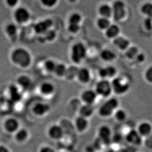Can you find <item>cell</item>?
Segmentation results:
<instances>
[{
  "label": "cell",
  "instance_id": "6da1fadb",
  "mask_svg": "<svg viewBox=\"0 0 152 152\" xmlns=\"http://www.w3.org/2000/svg\"><path fill=\"white\" fill-rule=\"evenodd\" d=\"M13 63L21 68H27L31 63V56L29 52L23 48H17L11 54Z\"/></svg>",
  "mask_w": 152,
  "mask_h": 152
},
{
  "label": "cell",
  "instance_id": "7a4b0ae2",
  "mask_svg": "<svg viewBox=\"0 0 152 152\" xmlns=\"http://www.w3.org/2000/svg\"><path fill=\"white\" fill-rule=\"evenodd\" d=\"M118 101L115 98H112L106 101L99 108V115L103 118L110 116L118 107Z\"/></svg>",
  "mask_w": 152,
  "mask_h": 152
},
{
  "label": "cell",
  "instance_id": "3957f363",
  "mask_svg": "<svg viewBox=\"0 0 152 152\" xmlns=\"http://www.w3.org/2000/svg\"><path fill=\"white\" fill-rule=\"evenodd\" d=\"M86 55V48L82 43H75L72 47L71 58L75 63L79 64Z\"/></svg>",
  "mask_w": 152,
  "mask_h": 152
},
{
  "label": "cell",
  "instance_id": "277c9868",
  "mask_svg": "<svg viewBox=\"0 0 152 152\" xmlns=\"http://www.w3.org/2000/svg\"><path fill=\"white\" fill-rule=\"evenodd\" d=\"M112 131L107 125H102L98 130V138L102 143L107 145L112 141Z\"/></svg>",
  "mask_w": 152,
  "mask_h": 152
},
{
  "label": "cell",
  "instance_id": "5b68a950",
  "mask_svg": "<svg viewBox=\"0 0 152 152\" xmlns=\"http://www.w3.org/2000/svg\"><path fill=\"white\" fill-rule=\"evenodd\" d=\"M142 138L137 130L134 129L129 130L125 136L126 142L134 146H138L141 144L143 141Z\"/></svg>",
  "mask_w": 152,
  "mask_h": 152
},
{
  "label": "cell",
  "instance_id": "8992f818",
  "mask_svg": "<svg viewBox=\"0 0 152 152\" xmlns=\"http://www.w3.org/2000/svg\"><path fill=\"white\" fill-rule=\"evenodd\" d=\"M30 14L25 7H20L16 9L14 12V18L17 23L23 24L29 20Z\"/></svg>",
  "mask_w": 152,
  "mask_h": 152
},
{
  "label": "cell",
  "instance_id": "52a82bcc",
  "mask_svg": "<svg viewBox=\"0 0 152 152\" xmlns=\"http://www.w3.org/2000/svg\"><path fill=\"white\" fill-rule=\"evenodd\" d=\"M48 135L49 137L54 140H59L63 137L64 131L60 125H53L48 129Z\"/></svg>",
  "mask_w": 152,
  "mask_h": 152
},
{
  "label": "cell",
  "instance_id": "ba28073f",
  "mask_svg": "<svg viewBox=\"0 0 152 152\" xmlns=\"http://www.w3.org/2000/svg\"><path fill=\"white\" fill-rule=\"evenodd\" d=\"M53 24V21L51 19H46L36 23L34 26V29L37 34H44L50 29Z\"/></svg>",
  "mask_w": 152,
  "mask_h": 152
},
{
  "label": "cell",
  "instance_id": "9c48e42d",
  "mask_svg": "<svg viewBox=\"0 0 152 152\" xmlns=\"http://www.w3.org/2000/svg\"><path fill=\"white\" fill-rule=\"evenodd\" d=\"M4 127L7 132L9 134H15L20 129V123L16 118H7L4 121Z\"/></svg>",
  "mask_w": 152,
  "mask_h": 152
},
{
  "label": "cell",
  "instance_id": "30bf717a",
  "mask_svg": "<svg viewBox=\"0 0 152 152\" xmlns=\"http://www.w3.org/2000/svg\"><path fill=\"white\" fill-rule=\"evenodd\" d=\"M112 88L111 84L108 81L103 80L99 81L96 85V93L106 97L110 94Z\"/></svg>",
  "mask_w": 152,
  "mask_h": 152
},
{
  "label": "cell",
  "instance_id": "8fae6325",
  "mask_svg": "<svg viewBox=\"0 0 152 152\" xmlns=\"http://www.w3.org/2000/svg\"><path fill=\"white\" fill-rule=\"evenodd\" d=\"M112 13L115 20L119 21L122 19L126 13L124 4L121 1H115L113 4Z\"/></svg>",
  "mask_w": 152,
  "mask_h": 152
},
{
  "label": "cell",
  "instance_id": "7c38bea8",
  "mask_svg": "<svg viewBox=\"0 0 152 152\" xmlns=\"http://www.w3.org/2000/svg\"><path fill=\"white\" fill-rule=\"evenodd\" d=\"M112 88L114 91L118 94L125 93L129 89V85L127 83H123L120 78H116L112 81Z\"/></svg>",
  "mask_w": 152,
  "mask_h": 152
},
{
  "label": "cell",
  "instance_id": "4fadbf2b",
  "mask_svg": "<svg viewBox=\"0 0 152 152\" xmlns=\"http://www.w3.org/2000/svg\"><path fill=\"white\" fill-rule=\"evenodd\" d=\"M50 110V106L47 103L38 102L34 105L32 111L34 115L38 117L43 116Z\"/></svg>",
  "mask_w": 152,
  "mask_h": 152
},
{
  "label": "cell",
  "instance_id": "5bb4252c",
  "mask_svg": "<svg viewBox=\"0 0 152 152\" xmlns=\"http://www.w3.org/2000/svg\"><path fill=\"white\" fill-rule=\"evenodd\" d=\"M136 130L142 137H146L152 133V125L149 122H141Z\"/></svg>",
  "mask_w": 152,
  "mask_h": 152
},
{
  "label": "cell",
  "instance_id": "9a60e30c",
  "mask_svg": "<svg viewBox=\"0 0 152 152\" xmlns=\"http://www.w3.org/2000/svg\"><path fill=\"white\" fill-rule=\"evenodd\" d=\"M75 124L76 130L82 133L87 129L89 126V121L87 118L79 116L75 120Z\"/></svg>",
  "mask_w": 152,
  "mask_h": 152
},
{
  "label": "cell",
  "instance_id": "2e32d148",
  "mask_svg": "<svg viewBox=\"0 0 152 152\" xmlns=\"http://www.w3.org/2000/svg\"><path fill=\"white\" fill-rule=\"evenodd\" d=\"M96 98V94L92 90L85 91L81 95L82 101L85 104H92L95 102Z\"/></svg>",
  "mask_w": 152,
  "mask_h": 152
},
{
  "label": "cell",
  "instance_id": "e0dca14e",
  "mask_svg": "<svg viewBox=\"0 0 152 152\" xmlns=\"http://www.w3.org/2000/svg\"><path fill=\"white\" fill-rule=\"evenodd\" d=\"M94 112V108L92 104H85L79 109V116L88 118L92 116Z\"/></svg>",
  "mask_w": 152,
  "mask_h": 152
},
{
  "label": "cell",
  "instance_id": "ac0fdd59",
  "mask_svg": "<svg viewBox=\"0 0 152 152\" xmlns=\"http://www.w3.org/2000/svg\"><path fill=\"white\" fill-rule=\"evenodd\" d=\"M29 137V132L24 128L18 130L15 134V139L19 143H24Z\"/></svg>",
  "mask_w": 152,
  "mask_h": 152
},
{
  "label": "cell",
  "instance_id": "d6986e66",
  "mask_svg": "<svg viewBox=\"0 0 152 152\" xmlns=\"http://www.w3.org/2000/svg\"><path fill=\"white\" fill-rule=\"evenodd\" d=\"M17 83L23 89H28L31 87L32 80L29 76L26 75H22L17 79Z\"/></svg>",
  "mask_w": 152,
  "mask_h": 152
},
{
  "label": "cell",
  "instance_id": "ffe728a7",
  "mask_svg": "<svg viewBox=\"0 0 152 152\" xmlns=\"http://www.w3.org/2000/svg\"><path fill=\"white\" fill-rule=\"evenodd\" d=\"M54 90V86L50 82H43L40 85V91L43 95L46 96L51 95Z\"/></svg>",
  "mask_w": 152,
  "mask_h": 152
},
{
  "label": "cell",
  "instance_id": "44dd1931",
  "mask_svg": "<svg viewBox=\"0 0 152 152\" xmlns=\"http://www.w3.org/2000/svg\"><path fill=\"white\" fill-rule=\"evenodd\" d=\"M9 92L10 99L13 102H19L21 99L22 95L19 91L18 88L17 87V86L14 85H11L9 88Z\"/></svg>",
  "mask_w": 152,
  "mask_h": 152
},
{
  "label": "cell",
  "instance_id": "7402d4cb",
  "mask_svg": "<svg viewBox=\"0 0 152 152\" xmlns=\"http://www.w3.org/2000/svg\"><path fill=\"white\" fill-rule=\"evenodd\" d=\"M77 76L80 81L84 83L89 82L90 79V72L87 69L85 68H82L79 69Z\"/></svg>",
  "mask_w": 152,
  "mask_h": 152
},
{
  "label": "cell",
  "instance_id": "603a6c76",
  "mask_svg": "<svg viewBox=\"0 0 152 152\" xmlns=\"http://www.w3.org/2000/svg\"><path fill=\"white\" fill-rule=\"evenodd\" d=\"M114 43L120 49L124 50L129 45V42L126 39L121 37H116L114 40Z\"/></svg>",
  "mask_w": 152,
  "mask_h": 152
},
{
  "label": "cell",
  "instance_id": "cb8c5ba5",
  "mask_svg": "<svg viewBox=\"0 0 152 152\" xmlns=\"http://www.w3.org/2000/svg\"><path fill=\"white\" fill-rule=\"evenodd\" d=\"M116 73V69L112 66H108L107 68H103L99 70L100 76L102 77H112Z\"/></svg>",
  "mask_w": 152,
  "mask_h": 152
},
{
  "label": "cell",
  "instance_id": "d4e9b609",
  "mask_svg": "<svg viewBox=\"0 0 152 152\" xmlns=\"http://www.w3.org/2000/svg\"><path fill=\"white\" fill-rule=\"evenodd\" d=\"M78 71L79 69H78L76 66H69V68H67L66 73L65 76L66 78V79L70 80L77 76Z\"/></svg>",
  "mask_w": 152,
  "mask_h": 152
},
{
  "label": "cell",
  "instance_id": "484cf974",
  "mask_svg": "<svg viewBox=\"0 0 152 152\" xmlns=\"http://www.w3.org/2000/svg\"><path fill=\"white\" fill-rule=\"evenodd\" d=\"M119 33V27L115 25H110L109 27L106 29V36L109 38H113L116 37Z\"/></svg>",
  "mask_w": 152,
  "mask_h": 152
},
{
  "label": "cell",
  "instance_id": "4316f807",
  "mask_svg": "<svg viewBox=\"0 0 152 152\" xmlns=\"http://www.w3.org/2000/svg\"><path fill=\"white\" fill-rule=\"evenodd\" d=\"M99 13L105 18L110 17L112 13V9L107 4L102 5L99 9Z\"/></svg>",
  "mask_w": 152,
  "mask_h": 152
},
{
  "label": "cell",
  "instance_id": "83f0119b",
  "mask_svg": "<svg viewBox=\"0 0 152 152\" xmlns=\"http://www.w3.org/2000/svg\"><path fill=\"white\" fill-rule=\"evenodd\" d=\"M67 68L63 64H59L56 65L54 72L56 75L59 77L65 76L66 73Z\"/></svg>",
  "mask_w": 152,
  "mask_h": 152
},
{
  "label": "cell",
  "instance_id": "f1b7e54d",
  "mask_svg": "<svg viewBox=\"0 0 152 152\" xmlns=\"http://www.w3.org/2000/svg\"><path fill=\"white\" fill-rule=\"evenodd\" d=\"M6 33L10 37H13L16 36L17 33V27L13 23H10L6 27Z\"/></svg>",
  "mask_w": 152,
  "mask_h": 152
},
{
  "label": "cell",
  "instance_id": "f546056e",
  "mask_svg": "<svg viewBox=\"0 0 152 152\" xmlns=\"http://www.w3.org/2000/svg\"><path fill=\"white\" fill-rule=\"evenodd\" d=\"M101 56L102 59L107 61L113 60L115 58V54L108 50H103L101 53Z\"/></svg>",
  "mask_w": 152,
  "mask_h": 152
},
{
  "label": "cell",
  "instance_id": "4dcf8cb0",
  "mask_svg": "<svg viewBox=\"0 0 152 152\" xmlns=\"http://www.w3.org/2000/svg\"><path fill=\"white\" fill-rule=\"evenodd\" d=\"M97 24L101 29H107L110 26V22L107 18L102 17L98 20Z\"/></svg>",
  "mask_w": 152,
  "mask_h": 152
},
{
  "label": "cell",
  "instance_id": "1f68e13d",
  "mask_svg": "<svg viewBox=\"0 0 152 152\" xmlns=\"http://www.w3.org/2000/svg\"><path fill=\"white\" fill-rule=\"evenodd\" d=\"M56 64L53 60H48L45 63V68L47 72H54L56 68Z\"/></svg>",
  "mask_w": 152,
  "mask_h": 152
},
{
  "label": "cell",
  "instance_id": "d6a6232c",
  "mask_svg": "<svg viewBox=\"0 0 152 152\" xmlns=\"http://www.w3.org/2000/svg\"><path fill=\"white\" fill-rule=\"evenodd\" d=\"M115 118L118 122H123L126 119V114L125 111L122 109H118L115 113Z\"/></svg>",
  "mask_w": 152,
  "mask_h": 152
},
{
  "label": "cell",
  "instance_id": "836d02e7",
  "mask_svg": "<svg viewBox=\"0 0 152 152\" xmlns=\"http://www.w3.org/2000/svg\"><path fill=\"white\" fill-rule=\"evenodd\" d=\"M81 20V16L79 13H74L72 14L69 19V24H79Z\"/></svg>",
  "mask_w": 152,
  "mask_h": 152
},
{
  "label": "cell",
  "instance_id": "e575fe53",
  "mask_svg": "<svg viewBox=\"0 0 152 152\" xmlns=\"http://www.w3.org/2000/svg\"><path fill=\"white\" fill-rule=\"evenodd\" d=\"M45 40L51 42L54 40L56 37V33L54 30L49 29L44 34Z\"/></svg>",
  "mask_w": 152,
  "mask_h": 152
},
{
  "label": "cell",
  "instance_id": "d590c367",
  "mask_svg": "<svg viewBox=\"0 0 152 152\" xmlns=\"http://www.w3.org/2000/svg\"><path fill=\"white\" fill-rule=\"evenodd\" d=\"M142 12L145 15H147L148 17H152V4H146L142 7Z\"/></svg>",
  "mask_w": 152,
  "mask_h": 152
},
{
  "label": "cell",
  "instance_id": "8d00e7d4",
  "mask_svg": "<svg viewBox=\"0 0 152 152\" xmlns=\"http://www.w3.org/2000/svg\"><path fill=\"white\" fill-rule=\"evenodd\" d=\"M138 50L135 47H132L128 49L126 52V55L129 58L132 59L137 55Z\"/></svg>",
  "mask_w": 152,
  "mask_h": 152
},
{
  "label": "cell",
  "instance_id": "74e56055",
  "mask_svg": "<svg viewBox=\"0 0 152 152\" xmlns=\"http://www.w3.org/2000/svg\"><path fill=\"white\" fill-rule=\"evenodd\" d=\"M144 143L145 146L148 149L152 150V133L149 136H147L145 138Z\"/></svg>",
  "mask_w": 152,
  "mask_h": 152
},
{
  "label": "cell",
  "instance_id": "f35d334b",
  "mask_svg": "<svg viewBox=\"0 0 152 152\" xmlns=\"http://www.w3.org/2000/svg\"><path fill=\"white\" fill-rule=\"evenodd\" d=\"M80 26L79 24H69L68 26V30L72 34H75L79 31Z\"/></svg>",
  "mask_w": 152,
  "mask_h": 152
},
{
  "label": "cell",
  "instance_id": "ab89813d",
  "mask_svg": "<svg viewBox=\"0 0 152 152\" xmlns=\"http://www.w3.org/2000/svg\"><path fill=\"white\" fill-rule=\"evenodd\" d=\"M42 4L45 7H52L55 6L57 3V0H42Z\"/></svg>",
  "mask_w": 152,
  "mask_h": 152
},
{
  "label": "cell",
  "instance_id": "60d3db41",
  "mask_svg": "<svg viewBox=\"0 0 152 152\" xmlns=\"http://www.w3.org/2000/svg\"><path fill=\"white\" fill-rule=\"evenodd\" d=\"M144 24L145 27L147 30H151L152 29V17H147L145 20Z\"/></svg>",
  "mask_w": 152,
  "mask_h": 152
},
{
  "label": "cell",
  "instance_id": "b9f144b4",
  "mask_svg": "<svg viewBox=\"0 0 152 152\" xmlns=\"http://www.w3.org/2000/svg\"><path fill=\"white\" fill-rule=\"evenodd\" d=\"M122 138L123 137L120 134H115L113 136H112V141H113V142H115L116 143H119L122 140Z\"/></svg>",
  "mask_w": 152,
  "mask_h": 152
},
{
  "label": "cell",
  "instance_id": "7bdbcfd3",
  "mask_svg": "<svg viewBox=\"0 0 152 152\" xmlns=\"http://www.w3.org/2000/svg\"><path fill=\"white\" fill-rule=\"evenodd\" d=\"M39 152H55V150L49 146H44L40 148Z\"/></svg>",
  "mask_w": 152,
  "mask_h": 152
},
{
  "label": "cell",
  "instance_id": "ee69618b",
  "mask_svg": "<svg viewBox=\"0 0 152 152\" xmlns=\"http://www.w3.org/2000/svg\"><path fill=\"white\" fill-rule=\"evenodd\" d=\"M146 77L147 80L152 82V66L150 67L146 72Z\"/></svg>",
  "mask_w": 152,
  "mask_h": 152
},
{
  "label": "cell",
  "instance_id": "f6af8a7d",
  "mask_svg": "<svg viewBox=\"0 0 152 152\" xmlns=\"http://www.w3.org/2000/svg\"><path fill=\"white\" fill-rule=\"evenodd\" d=\"M18 1L17 0H7V4L10 7H13L16 6Z\"/></svg>",
  "mask_w": 152,
  "mask_h": 152
},
{
  "label": "cell",
  "instance_id": "bcb514c9",
  "mask_svg": "<svg viewBox=\"0 0 152 152\" xmlns=\"http://www.w3.org/2000/svg\"><path fill=\"white\" fill-rule=\"evenodd\" d=\"M0 152H11L5 145H0Z\"/></svg>",
  "mask_w": 152,
  "mask_h": 152
},
{
  "label": "cell",
  "instance_id": "7dc6e473",
  "mask_svg": "<svg viewBox=\"0 0 152 152\" xmlns=\"http://www.w3.org/2000/svg\"><path fill=\"white\" fill-rule=\"evenodd\" d=\"M86 151L87 152H95L96 151V150L95 149V147L94 146V145H92L87 147Z\"/></svg>",
  "mask_w": 152,
  "mask_h": 152
},
{
  "label": "cell",
  "instance_id": "c3c4849f",
  "mask_svg": "<svg viewBox=\"0 0 152 152\" xmlns=\"http://www.w3.org/2000/svg\"><path fill=\"white\" fill-rule=\"evenodd\" d=\"M136 58L138 61L140 62H143L145 59V56L143 54H139L136 56Z\"/></svg>",
  "mask_w": 152,
  "mask_h": 152
},
{
  "label": "cell",
  "instance_id": "681fc988",
  "mask_svg": "<svg viewBox=\"0 0 152 152\" xmlns=\"http://www.w3.org/2000/svg\"><path fill=\"white\" fill-rule=\"evenodd\" d=\"M115 152H129V150L126 148H121Z\"/></svg>",
  "mask_w": 152,
  "mask_h": 152
}]
</instances>
